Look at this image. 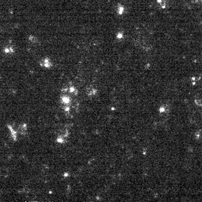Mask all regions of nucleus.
<instances>
[{
	"label": "nucleus",
	"mask_w": 202,
	"mask_h": 202,
	"mask_svg": "<svg viewBox=\"0 0 202 202\" xmlns=\"http://www.w3.org/2000/svg\"><path fill=\"white\" fill-rule=\"evenodd\" d=\"M39 66L44 69H51L53 67V62L48 57H44L40 60Z\"/></svg>",
	"instance_id": "7ed1b4c3"
},
{
	"label": "nucleus",
	"mask_w": 202,
	"mask_h": 202,
	"mask_svg": "<svg viewBox=\"0 0 202 202\" xmlns=\"http://www.w3.org/2000/svg\"><path fill=\"white\" fill-rule=\"evenodd\" d=\"M17 130L18 134H19L20 136L25 137V136H26L29 134V127L28 123L27 122L20 123L18 124L17 127Z\"/></svg>",
	"instance_id": "f03ea898"
},
{
	"label": "nucleus",
	"mask_w": 202,
	"mask_h": 202,
	"mask_svg": "<svg viewBox=\"0 0 202 202\" xmlns=\"http://www.w3.org/2000/svg\"><path fill=\"white\" fill-rule=\"evenodd\" d=\"M124 11H125V8L124 7L123 5H121L118 6V8H117L118 14H121V15L123 14L124 12Z\"/></svg>",
	"instance_id": "423d86ee"
},
{
	"label": "nucleus",
	"mask_w": 202,
	"mask_h": 202,
	"mask_svg": "<svg viewBox=\"0 0 202 202\" xmlns=\"http://www.w3.org/2000/svg\"><path fill=\"white\" fill-rule=\"evenodd\" d=\"M2 52L6 56H11L16 53V50L12 44H7L5 45V47H3Z\"/></svg>",
	"instance_id": "20e7f679"
},
{
	"label": "nucleus",
	"mask_w": 202,
	"mask_h": 202,
	"mask_svg": "<svg viewBox=\"0 0 202 202\" xmlns=\"http://www.w3.org/2000/svg\"><path fill=\"white\" fill-rule=\"evenodd\" d=\"M30 44H38V43H39V40H38V38H37V37L34 36V35H29V38H28Z\"/></svg>",
	"instance_id": "39448f33"
},
{
	"label": "nucleus",
	"mask_w": 202,
	"mask_h": 202,
	"mask_svg": "<svg viewBox=\"0 0 202 202\" xmlns=\"http://www.w3.org/2000/svg\"><path fill=\"white\" fill-rule=\"evenodd\" d=\"M6 128L8 130V132L9 133V136H10V139H11L12 142H17L19 140V134H18L17 130V127L14 124L11 123H8L6 124Z\"/></svg>",
	"instance_id": "f257e3e1"
},
{
	"label": "nucleus",
	"mask_w": 202,
	"mask_h": 202,
	"mask_svg": "<svg viewBox=\"0 0 202 202\" xmlns=\"http://www.w3.org/2000/svg\"><path fill=\"white\" fill-rule=\"evenodd\" d=\"M118 38H122V34H118Z\"/></svg>",
	"instance_id": "0eeeda50"
}]
</instances>
